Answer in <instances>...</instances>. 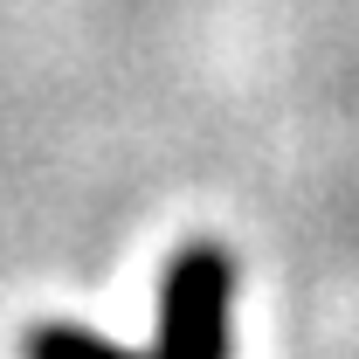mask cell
Instances as JSON below:
<instances>
[{"label": "cell", "instance_id": "obj_1", "mask_svg": "<svg viewBox=\"0 0 359 359\" xmlns=\"http://www.w3.org/2000/svg\"><path fill=\"white\" fill-rule=\"evenodd\" d=\"M228 304H235V256L222 242H187L159 283L152 359H228Z\"/></svg>", "mask_w": 359, "mask_h": 359}, {"label": "cell", "instance_id": "obj_2", "mask_svg": "<svg viewBox=\"0 0 359 359\" xmlns=\"http://www.w3.org/2000/svg\"><path fill=\"white\" fill-rule=\"evenodd\" d=\"M21 359H145V353H125L118 339H97L90 325L48 318V325H28L21 332Z\"/></svg>", "mask_w": 359, "mask_h": 359}]
</instances>
